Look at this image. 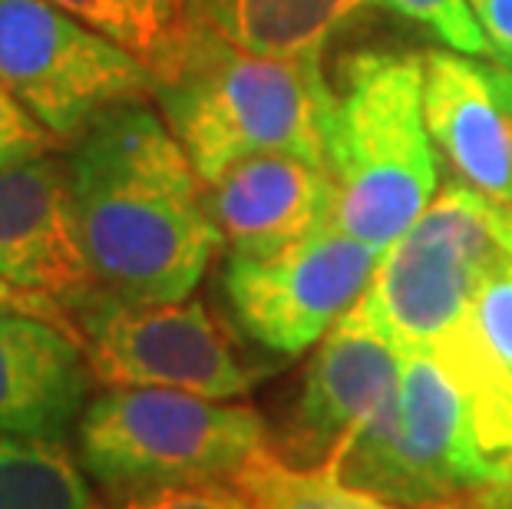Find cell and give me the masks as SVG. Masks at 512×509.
I'll return each mask as SVG.
<instances>
[{
	"mask_svg": "<svg viewBox=\"0 0 512 509\" xmlns=\"http://www.w3.org/2000/svg\"><path fill=\"white\" fill-rule=\"evenodd\" d=\"M268 447L255 407L166 391L106 387L76 424V460L113 503L166 486L222 483Z\"/></svg>",
	"mask_w": 512,
	"mask_h": 509,
	"instance_id": "277c9868",
	"label": "cell"
},
{
	"mask_svg": "<svg viewBox=\"0 0 512 509\" xmlns=\"http://www.w3.org/2000/svg\"><path fill=\"white\" fill-rule=\"evenodd\" d=\"M232 486L252 509H397L394 503L347 486L331 470L291 467L268 447L242 463Z\"/></svg>",
	"mask_w": 512,
	"mask_h": 509,
	"instance_id": "ac0fdd59",
	"label": "cell"
},
{
	"mask_svg": "<svg viewBox=\"0 0 512 509\" xmlns=\"http://www.w3.org/2000/svg\"><path fill=\"white\" fill-rule=\"evenodd\" d=\"M367 0H189L192 24L261 57H321Z\"/></svg>",
	"mask_w": 512,
	"mask_h": 509,
	"instance_id": "9a60e30c",
	"label": "cell"
},
{
	"mask_svg": "<svg viewBox=\"0 0 512 509\" xmlns=\"http://www.w3.org/2000/svg\"><path fill=\"white\" fill-rule=\"evenodd\" d=\"M116 509H252L235 486L222 483H192V486H166L119 500Z\"/></svg>",
	"mask_w": 512,
	"mask_h": 509,
	"instance_id": "7402d4cb",
	"label": "cell"
},
{
	"mask_svg": "<svg viewBox=\"0 0 512 509\" xmlns=\"http://www.w3.org/2000/svg\"><path fill=\"white\" fill-rule=\"evenodd\" d=\"M403 351L354 308L318 341L301 394L278 433V457L291 467L324 470L400 387Z\"/></svg>",
	"mask_w": 512,
	"mask_h": 509,
	"instance_id": "30bf717a",
	"label": "cell"
},
{
	"mask_svg": "<svg viewBox=\"0 0 512 509\" xmlns=\"http://www.w3.org/2000/svg\"><path fill=\"white\" fill-rule=\"evenodd\" d=\"M486 37L489 60L512 63V0H466Z\"/></svg>",
	"mask_w": 512,
	"mask_h": 509,
	"instance_id": "603a6c76",
	"label": "cell"
},
{
	"mask_svg": "<svg viewBox=\"0 0 512 509\" xmlns=\"http://www.w3.org/2000/svg\"><path fill=\"white\" fill-rule=\"evenodd\" d=\"M0 83L70 146L113 106L156 100V73L53 0H0Z\"/></svg>",
	"mask_w": 512,
	"mask_h": 509,
	"instance_id": "52a82bcc",
	"label": "cell"
},
{
	"mask_svg": "<svg viewBox=\"0 0 512 509\" xmlns=\"http://www.w3.org/2000/svg\"><path fill=\"white\" fill-rule=\"evenodd\" d=\"M390 14L403 20H413L423 30H430L440 43H446L456 53H470V57H489L486 37L479 30L473 10L466 0H377Z\"/></svg>",
	"mask_w": 512,
	"mask_h": 509,
	"instance_id": "ffe728a7",
	"label": "cell"
},
{
	"mask_svg": "<svg viewBox=\"0 0 512 509\" xmlns=\"http://www.w3.org/2000/svg\"><path fill=\"white\" fill-rule=\"evenodd\" d=\"M423 113L453 176L512 209V63L456 50L427 53Z\"/></svg>",
	"mask_w": 512,
	"mask_h": 509,
	"instance_id": "7c38bea8",
	"label": "cell"
},
{
	"mask_svg": "<svg viewBox=\"0 0 512 509\" xmlns=\"http://www.w3.org/2000/svg\"><path fill=\"white\" fill-rule=\"evenodd\" d=\"M93 381L76 334L30 314H0V433L63 440L80 424Z\"/></svg>",
	"mask_w": 512,
	"mask_h": 509,
	"instance_id": "5bb4252c",
	"label": "cell"
},
{
	"mask_svg": "<svg viewBox=\"0 0 512 509\" xmlns=\"http://www.w3.org/2000/svg\"><path fill=\"white\" fill-rule=\"evenodd\" d=\"M162 77L192 37L189 0H53Z\"/></svg>",
	"mask_w": 512,
	"mask_h": 509,
	"instance_id": "e0dca14e",
	"label": "cell"
},
{
	"mask_svg": "<svg viewBox=\"0 0 512 509\" xmlns=\"http://www.w3.org/2000/svg\"><path fill=\"white\" fill-rule=\"evenodd\" d=\"M331 86L328 225L384 252L440 192V159L423 113V57L351 53Z\"/></svg>",
	"mask_w": 512,
	"mask_h": 509,
	"instance_id": "3957f363",
	"label": "cell"
},
{
	"mask_svg": "<svg viewBox=\"0 0 512 509\" xmlns=\"http://www.w3.org/2000/svg\"><path fill=\"white\" fill-rule=\"evenodd\" d=\"M380 252L334 225L265 255L228 252L222 288L245 338L294 357L318 344L364 298Z\"/></svg>",
	"mask_w": 512,
	"mask_h": 509,
	"instance_id": "9c48e42d",
	"label": "cell"
},
{
	"mask_svg": "<svg viewBox=\"0 0 512 509\" xmlns=\"http://www.w3.org/2000/svg\"><path fill=\"white\" fill-rule=\"evenodd\" d=\"M205 199L228 252L265 255L328 225L334 179L321 162L265 153L232 162L205 182Z\"/></svg>",
	"mask_w": 512,
	"mask_h": 509,
	"instance_id": "4fadbf2b",
	"label": "cell"
},
{
	"mask_svg": "<svg viewBox=\"0 0 512 509\" xmlns=\"http://www.w3.org/2000/svg\"><path fill=\"white\" fill-rule=\"evenodd\" d=\"M53 149H60L57 139H53L47 129L4 90V83H0V169L43 156V153H53Z\"/></svg>",
	"mask_w": 512,
	"mask_h": 509,
	"instance_id": "44dd1931",
	"label": "cell"
},
{
	"mask_svg": "<svg viewBox=\"0 0 512 509\" xmlns=\"http://www.w3.org/2000/svg\"><path fill=\"white\" fill-rule=\"evenodd\" d=\"M512 265V209L446 182L370 275L354 311L403 351L433 348L460 324L489 275Z\"/></svg>",
	"mask_w": 512,
	"mask_h": 509,
	"instance_id": "8992f818",
	"label": "cell"
},
{
	"mask_svg": "<svg viewBox=\"0 0 512 509\" xmlns=\"http://www.w3.org/2000/svg\"><path fill=\"white\" fill-rule=\"evenodd\" d=\"M0 314H30V318L50 321V324H57V328L70 331V334L80 338V328H76V321L60 305H53V301L43 298V295H34V291L17 288L14 281H7V278H0Z\"/></svg>",
	"mask_w": 512,
	"mask_h": 509,
	"instance_id": "cb8c5ba5",
	"label": "cell"
},
{
	"mask_svg": "<svg viewBox=\"0 0 512 509\" xmlns=\"http://www.w3.org/2000/svg\"><path fill=\"white\" fill-rule=\"evenodd\" d=\"M0 509H103L63 440L0 433Z\"/></svg>",
	"mask_w": 512,
	"mask_h": 509,
	"instance_id": "2e32d148",
	"label": "cell"
},
{
	"mask_svg": "<svg viewBox=\"0 0 512 509\" xmlns=\"http://www.w3.org/2000/svg\"><path fill=\"white\" fill-rule=\"evenodd\" d=\"M76 328L93 377L106 387H166L232 400L261 377L192 298L139 305L100 291L76 314Z\"/></svg>",
	"mask_w": 512,
	"mask_h": 509,
	"instance_id": "ba28073f",
	"label": "cell"
},
{
	"mask_svg": "<svg viewBox=\"0 0 512 509\" xmlns=\"http://www.w3.org/2000/svg\"><path fill=\"white\" fill-rule=\"evenodd\" d=\"M0 278L50 298L76 321L100 295L63 156L43 153L0 169Z\"/></svg>",
	"mask_w": 512,
	"mask_h": 509,
	"instance_id": "8fae6325",
	"label": "cell"
},
{
	"mask_svg": "<svg viewBox=\"0 0 512 509\" xmlns=\"http://www.w3.org/2000/svg\"><path fill=\"white\" fill-rule=\"evenodd\" d=\"M152 103L202 182L265 153L328 166L334 86L321 57H261L195 27L182 57L156 77Z\"/></svg>",
	"mask_w": 512,
	"mask_h": 509,
	"instance_id": "7a4b0ae2",
	"label": "cell"
},
{
	"mask_svg": "<svg viewBox=\"0 0 512 509\" xmlns=\"http://www.w3.org/2000/svg\"><path fill=\"white\" fill-rule=\"evenodd\" d=\"M324 470L394 506H437L512 486V463L483 450L470 394L433 348L403 354L394 400Z\"/></svg>",
	"mask_w": 512,
	"mask_h": 509,
	"instance_id": "5b68a950",
	"label": "cell"
},
{
	"mask_svg": "<svg viewBox=\"0 0 512 509\" xmlns=\"http://www.w3.org/2000/svg\"><path fill=\"white\" fill-rule=\"evenodd\" d=\"M446 338L512 384V265L483 281L470 314Z\"/></svg>",
	"mask_w": 512,
	"mask_h": 509,
	"instance_id": "d6986e66",
	"label": "cell"
},
{
	"mask_svg": "<svg viewBox=\"0 0 512 509\" xmlns=\"http://www.w3.org/2000/svg\"><path fill=\"white\" fill-rule=\"evenodd\" d=\"M76 222L106 295L185 301L225 245L205 182L149 100L113 106L63 146Z\"/></svg>",
	"mask_w": 512,
	"mask_h": 509,
	"instance_id": "6da1fadb",
	"label": "cell"
}]
</instances>
